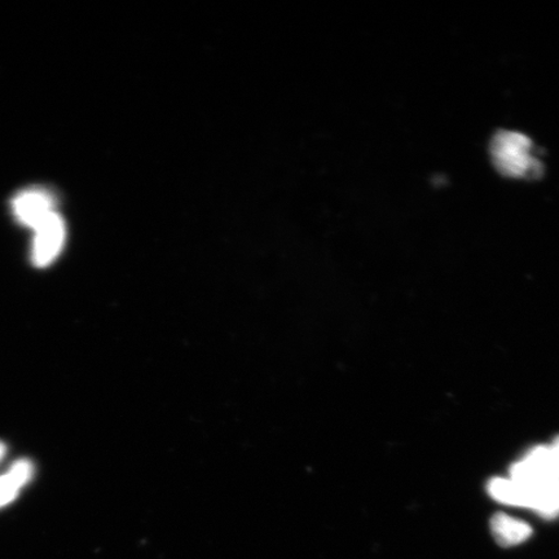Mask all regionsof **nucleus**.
<instances>
[{
	"instance_id": "f257e3e1",
	"label": "nucleus",
	"mask_w": 559,
	"mask_h": 559,
	"mask_svg": "<svg viewBox=\"0 0 559 559\" xmlns=\"http://www.w3.org/2000/svg\"><path fill=\"white\" fill-rule=\"evenodd\" d=\"M533 143L520 132L500 131L491 143L496 169L509 178L539 177L543 166L531 153Z\"/></svg>"
},
{
	"instance_id": "f03ea898",
	"label": "nucleus",
	"mask_w": 559,
	"mask_h": 559,
	"mask_svg": "<svg viewBox=\"0 0 559 559\" xmlns=\"http://www.w3.org/2000/svg\"><path fill=\"white\" fill-rule=\"evenodd\" d=\"M32 247V261L35 267L45 269L61 253L66 241L64 221L58 213H53L38 228L34 229Z\"/></svg>"
},
{
	"instance_id": "7ed1b4c3",
	"label": "nucleus",
	"mask_w": 559,
	"mask_h": 559,
	"mask_svg": "<svg viewBox=\"0 0 559 559\" xmlns=\"http://www.w3.org/2000/svg\"><path fill=\"white\" fill-rule=\"evenodd\" d=\"M13 213L24 226L38 228L56 213L52 195L40 188L21 192L13 201Z\"/></svg>"
},
{
	"instance_id": "20e7f679",
	"label": "nucleus",
	"mask_w": 559,
	"mask_h": 559,
	"mask_svg": "<svg viewBox=\"0 0 559 559\" xmlns=\"http://www.w3.org/2000/svg\"><path fill=\"white\" fill-rule=\"evenodd\" d=\"M491 531L496 543L504 548L515 547V545L526 542L533 535V528L528 523L504 513L492 516Z\"/></svg>"
},
{
	"instance_id": "39448f33",
	"label": "nucleus",
	"mask_w": 559,
	"mask_h": 559,
	"mask_svg": "<svg viewBox=\"0 0 559 559\" xmlns=\"http://www.w3.org/2000/svg\"><path fill=\"white\" fill-rule=\"evenodd\" d=\"M528 489V509L543 519L554 520L559 516V479H549Z\"/></svg>"
},
{
	"instance_id": "423d86ee",
	"label": "nucleus",
	"mask_w": 559,
	"mask_h": 559,
	"mask_svg": "<svg viewBox=\"0 0 559 559\" xmlns=\"http://www.w3.org/2000/svg\"><path fill=\"white\" fill-rule=\"evenodd\" d=\"M488 493L501 504L528 508V491L513 479L493 478L489 480Z\"/></svg>"
},
{
	"instance_id": "0eeeda50",
	"label": "nucleus",
	"mask_w": 559,
	"mask_h": 559,
	"mask_svg": "<svg viewBox=\"0 0 559 559\" xmlns=\"http://www.w3.org/2000/svg\"><path fill=\"white\" fill-rule=\"evenodd\" d=\"M25 487L11 471L0 475V508H4L15 501L21 488Z\"/></svg>"
},
{
	"instance_id": "6e6552de",
	"label": "nucleus",
	"mask_w": 559,
	"mask_h": 559,
	"mask_svg": "<svg viewBox=\"0 0 559 559\" xmlns=\"http://www.w3.org/2000/svg\"><path fill=\"white\" fill-rule=\"evenodd\" d=\"M549 447L551 471L557 479H559V437Z\"/></svg>"
},
{
	"instance_id": "1a4fd4ad",
	"label": "nucleus",
	"mask_w": 559,
	"mask_h": 559,
	"mask_svg": "<svg viewBox=\"0 0 559 559\" xmlns=\"http://www.w3.org/2000/svg\"><path fill=\"white\" fill-rule=\"evenodd\" d=\"M7 454V445L3 442H0V461L4 459Z\"/></svg>"
}]
</instances>
